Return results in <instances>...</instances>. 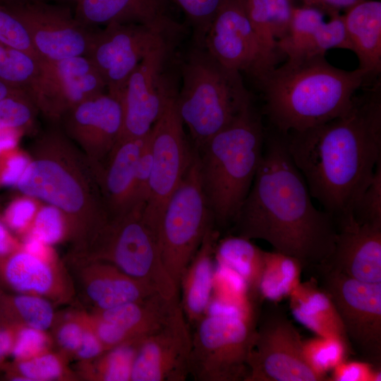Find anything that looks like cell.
Masks as SVG:
<instances>
[{"mask_svg":"<svg viewBox=\"0 0 381 381\" xmlns=\"http://www.w3.org/2000/svg\"><path fill=\"white\" fill-rule=\"evenodd\" d=\"M283 135L311 197L336 226L346 222L381 161L380 80L356 95L345 114Z\"/></svg>","mask_w":381,"mask_h":381,"instance_id":"1","label":"cell"},{"mask_svg":"<svg viewBox=\"0 0 381 381\" xmlns=\"http://www.w3.org/2000/svg\"><path fill=\"white\" fill-rule=\"evenodd\" d=\"M265 145L250 189L233 222L236 235L264 240L274 250L296 258L303 268L314 271L331 256L335 222L313 205L283 134L270 133Z\"/></svg>","mask_w":381,"mask_h":381,"instance_id":"2","label":"cell"},{"mask_svg":"<svg viewBox=\"0 0 381 381\" xmlns=\"http://www.w3.org/2000/svg\"><path fill=\"white\" fill-rule=\"evenodd\" d=\"M357 68L344 70L325 56L289 60L258 81L265 111L276 131H303L345 114L356 92L367 81Z\"/></svg>","mask_w":381,"mask_h":381,"instance_id":"3","label":"cell"},{"mask_svg":"<svg viewBox=\"0 0 381 381\" xmlns=\"http://www.w3.org/2000/svg\"><path fill=\"white\" fill-rule=\"evenodd\" d=\"M261 116L252 100L200 150V174L217 225L233 223L260 163L265 140Z\"/></svg>","mask_w":381,"mask_h":381,"instance_id":"4","label":"cell"},{"mask_svg":"<svg viewBox=\"0 0 381 381\" xmlns=\"http://www.w3.org/2000/svg\"><path fill=\"white\" fill-rule=\"evenodd\" d=\"M178 112L200 150L252 100L241 73L219 64L195 45L181 66Z\"/></svg>","mask_w":381,"mask_h":381,"instance_id":"5","label":"cell"},{"mask_svg":"<svg viewBox=\"0 0 381 381\" xmlns=\"http://www.w3.org/2000/svg\"><path fill=\"white\" fill-rule=\"evenodd\" d=\"M52 136L55 150L42 152L30 160L16 186L25 195L42 200L63 212L69 229V238L75 245V252H80L90 245L109 218L87 209L89 206L104 210L73 165L56 151L55 130Z\"/></svg>","mask_w":381,"mask_h":381,"instance_id":"6","label":"cell"},{"mask_svg":"<svg viewBox=\"0 0 381 381\" xmlns=\"http://www.w3.org/2000/svg\"><path fill=\"white\" fill-rule=\"evenodd\" d=\"M143 205L109 219L87 248L78 255L109 262L169 298L179 289L160 256L157 230L144 218Z\"/></svg>","mask_w":381,"mask_h":381,"instance_id":"7","label":"cell"},{"mask_svg":"<svg viewBox=\"0 0 381 381\" xmlns=\"http://www.w3.org/2000/svg\"><path fill=\"white\" fill-rule=\"evenodd\" d=\"M194 327L189 375L197 381H244L256 335L255 318L206 313Z\"/></svg>","mask_w":381,"mask_h":381,"instance_id":"8","label":"cell"},{"mask_svg":"<svg viewBox=\"0 0 381 381\" xmlns=\"http://www.w3.org/2000/svg\"><path fill=\"white\" fill-rule=\"evenodd\" d=\"M213 222L202 186L199 155L195 152L157 229L162 263L178 289L182 273Z\"/></svg>","mask_w":381,"mask_h":381,"instance_id":"9","label":"cell"},{"mask_svg":"<svg viewBox=\"0 0 381 381\" xmlns=\"http://www.w3.org/2000/svg\"><path fill=\"white\" fill-rule=\"evenodd\" d=\"M342 322L351 350L381 367V283H368L322 265L314 270Z\"/></svg>","mask_w":381,"mask_h":381,"instance_id":"10","label":"cell"},{"mask_svg":"<svg viewBox=\"0 0 381 381\" xmlns=\"http://www.w3.org/2000/svg\"><path fill=\"white\" fill-rule=\"evenodd\" d=\"M265 310L244 381H326L306 362L300 333L277 303Z\"/></svg>","mask_w":381,"mask_h":381,"instance_id":"11","label":"cell"},{"mask_svg":"<svg viewBox=\"0 0 381 381\" xmlns=\"http://www.w3.org/2000/svg\"><path fill=\"white\" fill-rule=\"evenodd\" d=\"M176 95L169 101L149 133L152 173L143 214L156 230L165 207L180 184L193 155L186 140Z\"/></svg>","mask_w":381,"mask_h":381,"instance_id":"12","label":"cell"},{"mask_svg":"<svg viewBox=\"0 0 381 381\" xmlns=\"http://www.w3.org/2000/svg\"><path fill=\"white\" fill-rule=\"evenodd\" d=\"M171 33L136 23L96 28L86 56L102 75L107 93L121 99L126 83L150 52L170 42Z\"/></svg>","mask_w":381,"mask_h":381,"instance_id":"13","label":"cell"},{"mask_svg":"<svg viewBox=\"0 0 381 381\" xmlns=\"http://www.w3.org/2000/svg\"><path fill=\"white\" fill-rule=\"evenodd\" d=\"M202 47L222 66L258 82L277 66L278 56L262 44L241 0H224L205 36Z\"/></svg>","mask_w":381,"mask_h":381,"instance_id":"14","label":"cell"},{"mask_svg":"<svg viewBox=\"0 0 381 381\" xmlns=\"http://www.w3.org/2000/svg\"><path fill=\"white\" fill-rule=\"evenodd\" d=\"M170 53L169 42L148 54L130 75L120 99L123 126L119 139L147 135L176 95L167 72Z\"/></svg>","mask_w":381,"mask_h":381,"instance_id":"15","label":"cell"},{"mask_svg":"<svg viewBox=\"0 0 381 381\" xmlns=\"http://www.w3.org/2000/svg\"><path fill=\"white\" fill-rule=\"evenodd\" d=\"M7 7L23 23L43 59L56 61L86 56L96 27L80 22L68 7L44 1Z\"/></svg>","mask_w":381,"mask_h":381,"instance_id":"16","label":"cell"},{"mask_svg":"<svg viewBox=\"0 0 381 381\" xmlns=\"http://www.w3.org/2000/svg\"><path fill=\"white\" fill-rule=\"evenodd\" d=\"M0 286L7 291L39 296L55 306L76 303L72 277L54 253L43 256L22 246L0 258Z\"/></svg>","mask_w":381,"mask_h":381,"instance_id":"17","label":"cell"},{"mask_svg":"<svg viewBox=\"0 0 381 381\" xmlns=\"http://www.w3.org/2000/svg\"><path fill=\"white\" fill-rule=\"evenodd\" d=\"M190 329L179 306L165 325L140 339L131 381H185L189 376Z\"/></svg>","mask_w":381,"mask_h":381,"instance_id":"18","label":"cell"},{"mask_svg":"<svg viewBox=\"0 0 381 381\" xmlns=\"http://www.w3.org/2000/svg\"><path fill=\"white\" fill-rule=\"evenodd\" d=\"M65 264L74 283L76 301L88 310L109 309L158 293L107 262L74 253Z\"/></svg>","mask_w":381,"mask_h":381,"instance_id":"19","label":"cell"},{"mask_svg":"<svg viewBox=\"0 0 381 381\" xmlns=\"http://www.w3.org/2000/svg\"><path fill=\"white\" fill-rule=\"evenodd\" d=\"M106 90L102 75L86 56L45 60L42 111L49 117L59 119L72 107Z\"/></svg>","mask_w":381,"mask_h":381,"instance_id":"20","label":"cell"},{"mask_svg":"<svg viewBox=\"0 0 381 381\" xmlns=\"http://www.w3.org/2000/svg\"><path fill=\"white\" fill-rule=\"evenodd\" d=\"M61 117L68 134L99 156L111 151L123 126L121 100L105 92L79 103Z\"/></svg>","mask_w":381,"mask_h":381,"instance_id":"21","label":"cell"},{"mask_svg":"<svg viewBox=\"0 0 381 381\" xmlns=\"http://www.w3.org/2000/svg\"><path fill=\"white\" fill-rule=\"evenodd\" d=\"M324 265L361 282L381 283V227L359 224L354 219L340 225Z\"/></svg>","mask_w":381,"mask_h":381,"instance_id":"22","label":"cell"},{"mask_svg":"<svg viewBox=\"0 0 381 381\" xmlns=\"http://www.w3.org/2000/svg\"><path fill=\"white\" fill-rule=\"evenodd\" d=\"M74 16L90 27L136 23L172 34L179 26L168 16L164 0H80Z\"/></svg>","mask_w":381,"mask_h":381,"instance_id":"23","label":"cell"},{"mask_svg":"<svg viewBox=\"0 0 381 381\" xmlns=\"http://www.w3.org/2000/svg\"><path fill=\"white\" fill-rule=\"evenodd\" d=\"M218 240L219 231L212 225L206 231L179 280V304L190 327H194L205 315L210 303L215 272L214 251Z\"/></svg>","mask_w":381,"mask_h":381,"instance_id":"24","label":"cell"},{"mask_svg":"<svg viewBox=\"0 0 381 381\" xmlns=\"http://www.w3.org/2000/svg\"><path fill=\"white\" fill-rule=\"evenodd\" d=\"M343 16L350 50L359 62L358 68L368 78L381 72V2L363 0Z\"/></svg>","mask_w":381,"mask_h":381,"instance_id":"25","label":"cell"},{"mask_svg":"<svg viewBox=\"0 0 381 381\" xmlns=\"http://www.w3.org/2000/svg\"><path fill=\"white\" fill-rule=\"evenodd\" d=\"M179 306V298H169L156 293L109 309L90 311L112 324L129 340H134L142 339L162 327Z\"/></svg>","mask_w":381,"mask_h":381,"instance_id":"26","label":"cell"},{"mask_svg":"<svg viewBox=\"0 0 381 381\" xmlns=\"http://www.w3.org/2000/svg\"><path fill=\"white\" fill-rule=\"evenodd\" d=\"M289 298L291 313L301 325L316 335L339 339L349 346L334 303L316 280L300 282Z\"/></svg>","mask_w":381,"mask_h":381,"instance_id":"27","label":"cell"},{"mask_svg":"<svg viewBox=\"0 0 381 381\" xmlns=\"http://www.w3.org/2000/svg\"><path fill=\"white\" fill-rule=\"evenodd\" d=\"M146 137L119 139L110 152L104 184L112 217L133 208L136 168Z\"/></svg>","mask_w":381,"mask_h":381,"instance_id":"28","label":"cell"},{"mask_svg":"<svg viewBox=\"0 0 381 381\" xmlns=\"http://www.w3.org/2000/svg\"><path fill=\"white\" fill-rule=\"evenodd\" d=\"M264 253L250 239L238 235L229 236L218 240L214 261L239 276L252 299L258 301L260 300L259 286L264 267Z\"/></svg>","mask_w":381,"mask_h":381,"instance_id":"29","label":"cell"},{"mask_svg":"<svg viewBox=\"0 0 381 381\" xmlns=\"http://www.w3.org/2000/svg\"><path fill=\"white\" fill-rule=\"evenodd\" d=\"M44 63L42 58L0 43V80L26 92L37 108L44 88Z\"/></svg>","mask_w":381,"mask_h":381,"instance_id":"30","label":"cell"},{"mask_svg":"<svg viewBox=\"0 0 381 381\" xmlns=\"http://www.w3.org/2000/svg\"><path fill=\"white\" fill-rule=\"evenodd\" d=\"M245 13L264 47L279 56L277 42L286 35L292 0H241Z\"/></svg>","mask_w":381,"mask_h":381,"instance_id":"31","label":"cell"},{"mask_svg":"<svg viewBox=\"0 0 381 381\" xmlns=\"http://www.w3.org/2000/svg\"><path fill=\"white\" fill-rule=\"evenodd\" d=\"M70 361L53 349L28 359L7 362L2 371L7 380L15 381L80 380Z\"/></svg>","mask_w":381,"mask_h":381,"instance_id":"32","label":"cell"},{"mask_svg":"<svg viewBox=\"0 0 381 381\" xmlns=\"http://www.w3.org/2000/svg\"><path fill=\"white\" fill-rule=\"evenodd\" d=\"M303 269L300 261L294 257L274 250L265 251L259 286L260 299L277 303L289 297L300 284Z\"/></svg>","mask_w":381,"mask_h":381,"instance_id":"33","label":"cell"},{"mask_svg":"<svg viewBox=\"0 0 381 381\" xmlns=\"http://www.w3.org/2000/svg\"><path fill=\"white\" fill-rule=\"evenodd\" d=\"M55 306L43 298L7 291L0 286V318L17 325L49 331Z\"/></svg>","mask_w":381,"mask_h":381,"instance_id":"34","label":"cell"},{"mask_svg":"<svg viewBox=\"0 0 381 381\" xmlns=\"http://www.w3.org/2000/svg\"><path fill=\"white\" fill-rule=\"evenodd\" d=\"M141 339L106 350L97 358L77 363L74 369L82 380L131 381L133 365Z\"/></svg>","mask_w":381,"mask_h":381,"instance_id":"35","label":"cell"},{"mask_svg":"<svg viewBox=\"0 0 381 381\" xmlns=\"http://www.w3.org/2000/svg\"><path fill=\"white\" fill-rule=\"evenodd\" d=\"M324 12L303 5L294 6L286 35L277 45L279 54L293 60L298 57L320 25L325 21Z\"/></svg>","mask_w":381,"mask_h":381,"instance_id":"36","label":"cell"},{"mask_svg":"<svg viewBox=\"0 0 381 381\" xmlns=\"http://www.w3.org/2000/svg\"><path fill=\"white\" fill-rule=\"evenodd\" d=\"M85 322L86 311L80 306L56 313L49 331L53 340L54 349L70 361L73 359L80 346Z\"/></svg>","mask_w":381,"mask_h":381,"instance_id":"37","label":"cell"},{"mask_svg":"<svg viewBox=\"0 0 381 381\" xmlns=\"http://www.w3.org/2000/svg\"><path fill=\"white\" fill-rule=\"evenodd\" d=\"M350 346L344 341L316 335L303 341L305 359L318 375L328 380L327 373L347 358Z\"/></svg>","mask_w":381,"mask_h":381,"instance_id":"38","label":"cell"},{"mask_svg":"<svg viewBox=\"0 0 381 381\" xmlns=\"http://www.w3.org/2000/svg\"><path fill=\"white\" fill-rule=\"evenodd\" d=\"M334 48L350 50L343 16L339 13L331 15L328 21L322 22L296 59L325 56Z\"/></svg>","mask_w":381,"mask_h":381,"instance_id":"39","label":"cell"},{"mask_svg":"<svg viewBox=\"0 0 381 381\" xmlns=\"http://www.w3.org/2000/svg\"><path fill=\"white\" fill-rule=\"evenodd\" d=\"M26 234L49 246L69 238V229L64 214L57 207L48 204L37 210Z\"/></svg>","mask_w":381,"mask_h":381,"instance_id":"40","label":"cell"},{"mask_svg":"<svg viewBox=\"0 0 381 381\" xmlns=\"http://www.w3.org/2000/svg\"><path fill=\"white\" fill-rule=\"evenodd\" d=\"M38 108L25 92L8 96L0 101V129L24 131L33 122Z\"/></svg>","mask_w":381,"mask_h":381,"instance_id":"41","label":"cell"},{"mask_svg":"<svg viewBox=\"0 0 381 381\" xmlns=\"http://www.w3.org/2000/svg\"><path fill=\"white\" fill-rule=\"evenodd\" d=\"M185 14L193 30L195 45L202 47L205 36L224 0H171Z\"/></svg>","mask_w":381,"mask_h":381,"instance_id":"42","label":"cell"},{"mask_svg":"<svg viewBox=\"0 0 381 381\" xmlns=\"http://www.w3.org/2000/svg\"><path fill=\"white\" fill-rule=\"evenodd\" d=\"M359 224L381 227V161L376 166L372 179L352 210Z\"/></svg>","mask_w":381,"mask_h":381,"instance_id":"43","label":"cell"},{"mask_svg":"<svg viewBox=\"0 0 381 381\" xmlns=\"http://www.w3.org/2000/svg\"><path fill=\"white\" fill-rule=\"evenodd\" d=\"M53 349V340L49 331L16 325L10 357L12 361L25 360Z\"/></svg>","mask_w":381,"mask_h":381,"instance_id":"44","label":"cell"},{"mask_svg":"<svg viewBox=\"0 0 381 381\" xmlns=\"http://www.w3.org/2000/svg\"><path fill=\"white\" fill-rule=\"evenodd\" d=\"M0 43L41 58L23 23L11 8L2 5H0Z\"/></svg>","mask_w":381,"mask_h":381,"instance_id":"45","label":"cell"},{"mask_svg":"<svg viewBox=\"0 0 381 381\" xmlns=\"http://www.w3.org/2000/svg\"><path fill=\"white\" fill-rule=\"evenodd\" d=\"M37 210L33 198L25 195L10 203L2 220L9 229L23 236L29 230Z\"/></svg>","mask_w":381,"mask_h":381,"instance_id":"46","label":"cell"},{"mask_svg":"<svg viewBox=\"0 0 381 381\" xmlns=\"http://www.w3.org/2000/svg\"><path fill=\"white\" fill-rule=\"evenodd\" d=\"M381 368L366 361L345 359L331 370L328 381H380Z\"/></svg>","mask_w":381,"mask_h":381,"instance_id":"47","label":"cell"},{"mask_svg":"<svg viewBox=\"0 0 381 381\" xmlns=\"http://www.w3.org/2000/svg\"><path fill=\"white\" fill-rule=\"evenodd\" d=\"M151 173L152 155L148 134L137 164L133 195V207L138 205H145L149 194Z\"/></svg>","mask_w":381,"mask_h":381,"instance_id":"48","label":"cell"},{"mask_svg":"<svg viewBox=\"0 0 381 381\" xmlns=\"http://www.w3.org/2000/svg\"><path fill=\"white\" fill-rule=\"evenodd\" d=\"M30 159L17 147L0 155V186H16Z\"/></svg>","mask_w":381,"mask_h":381,"instance_id":"49","label":"cell"},{"mask_svg":"<svg viewBox=\"0 0 381 381\" xmlns=\"http://www.w3.org/2000/svg\"><path fill=\"white\" fill-rule=\"evenodd\" d=\"M85 311L86 322L83 335L80 346L73 359L76 361L77 363H85L94 360L107 350L96 334L90 322L87 312L86 310Z\"/></svg>","mask_w":381,"mask_h":381,"instance_id":"50","label":"cell"},{"mask_svg":"<svg viewBox=\"0 0 381 381\" xmlns=\"http://www.w3.org/2000/svg\"><path fill=\"white\" fill-rule=\"evenodd\" d=\"M16 325L0 318V370L10 357L15 340Z\"/></svg>","mask_w":381,"mask_h":381,"instance_id":"51","label":"cell"},{"mask_svg":"<svg viewBox=\"0 0 381 381\" xmlns=\"http://www.w3.org/2000/svg\"><path fill=\"white\" fill-rule=\"evenodd\" d=\"M304 5L317 8L322 11L328 12L330 15L339 13L341 10L346 11L351 6L363 0H302Z\"/></svg>","mask_w":381,"mask_h":381,"instance_id":"52","label":"cell"},{"mask_svg":"<svg viewBox=\"0 0 381 381\" xmlns=\"http://www.w3.org/2000/svg\"><path fill=\"white\" fill-rule=\"evenodd\" d=\"M20 246L21 242L14 238L8 227L0 219V258L8 255Z\"/></svg>","mask_w":381,"mask_h":381,"instance_id":"53","label":"cell"},{"mask_svg":"<svg viewBox=\"0 0 381 381\" xmlns=\"http://www.w3.org/2000/svg\"><path fill=\"white\" fill-rule=\"evenodd\" d=\"M23 132L18 129H0V155L17 147Z\"/></svg>","mask_w":381,"mask_h":381,"instance_id":"54","label":"cell"},{"mask_svg":"<svg viewBox=\"0 0 381 381\" xmlns=\"http://www.w3.org/2000/svg\"><path fill=\"white\" fill-rule=\"evenodd\" d=\"M24 92L0 80V101L8 96Z\"/></svg>","mask_w":381,"mask_h":381,"instance_id":"55","label":"cell"},{"mask_svg":"<svg viewBox=\"0 0 381 381\" xmlns=\"http://www.w3.org/2000/svg\"><path fill=\"white\" fill-rule=\"evenodd\" d=\"M44 0H0V5L15 6Z\"/></svg>","mask_w":381,"mask_h":381,"instance_id":"56","label":"cell"},{"mask_svg":"<svg viewBox=\"0 0 381 381\" xmlns=\"http://www.w3.org/2000/svg\"><path fill=\"white\" fill-rule=\"evenodd\" d=\"M67 1H73L75 2V4L78 3L79 1L80 0H67Z\"/></svg>","mask_w":381,"mask_h":381,"instance_id":"57","label":"cell"}]
</instances>
